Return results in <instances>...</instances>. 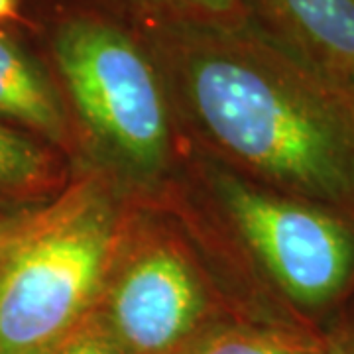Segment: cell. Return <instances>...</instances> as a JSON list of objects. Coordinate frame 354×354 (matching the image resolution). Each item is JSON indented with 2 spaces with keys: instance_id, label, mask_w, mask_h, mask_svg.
I'll return each instance as SVG.
<instances>
[{
  "instance_id": "obj_11",
  "label": "cell",
  "mask_w": 354,
  "mask_h": 354,
  "mask_svg": "<svg viewBox=\"0 0 354 354\" xmlns=\"http://www.w3.org/2000/svg\"><path fill=\"white\" fill-rule=\"evenodd\" d=\"M53 354H130L104 327L99 317H88L87 321L67 339Z\"/></svg>"
},
{
  "instance_id": "obj_4",
  "label": "cell",
  "mask_w": 354,
  "mask_h": 354,
  "mask_svg": "<svg viewBox=\"0 0 354 354\" xmlns=\"http://www.w3.org/2000/svg\"><path fill=\"white\" fill-rule=\"evenodd\" d=\"M95 315L130 354H191L216 333L270 315L167 185L128 197Z\"/></svg>"
},
{
  "instance_id": "obj_6",
  "label": "cell",
  "mask_w": 354,
  "mask_h": 354,
  "mask_svg": "<svg viewBox=\"0 0 354 354\" xmlns=\"http://www.w3.org/2000/svg\"><path fill=\"white\" fill-rule=\"evenodd\" d=\"M242 6L246 20L270 38L353 85L354 0H242Z\"/></svg>"
},
{
  "instance_id": "obj_12",
  "label": "cell",
  "mask_w": 354,
  "mask_h": 354,
  "mask_svg": "<svg viewBox=\"0 0 354 354\" xmlns=\"http://www.w3.org/2000/svg\"><path fill=\"white\" fill-rule=\"evenodd\" d=\"M323 354H354V301L323 327Z\"/></svg>"
},
{
  "instance_id": "obj_10",
  "label": "cell",
  "mask_w": 354,
  "mask_h": 354,
  "mask_svg": "<svg viewBox=\"0 0 354 354\" xmlns=\"http://www.w3.org/2000/svg\"><path fill=\"white\" fill-rule=\"evenodd\" d=\"M140 32L165 26H239L242 0H93Z\"/></svg>"
},
{
  "instance_id": "obj_2",
  "label": "cell",
  "mask_w": 354,
  "mask_h": 354,
  "mask_svg": "<svg viewBox=\"0 0 354 354\" xmlns=\"http://www.w3.org/2000/svg\"><path fill=\"white\" fill-rule=\"evenodd\" d=\"M38 30L79 169L128 197L162 193L176 179L185 142L148 38L93 0H50Z\"/></svg>"
},
{
  "instance_id": "obj_5",
  "label": "cell",
  "mask_w": 354,
  "mask_h": 354,
  "mask_svg": "<svg viewBox=\"0 0 354 354\" xmlns=\"http://www.w3.org/2000/svg\"><path fill=\"white\" fill-rule=\"evenodd\" d=\"M128 195L81 169L0 260V354H53L95 313Z\"/></svg>"
},
{
  "instance_id": "obj_3",
  "label": "cell",
  "mask_w": 354,
  "mask_h": 354,
  "mask_svg": "<svg viewBox=\"0 0 354 354\" xmlns=\"http://www.w3.org/2000/svg\"><path fill=\"white\" fill-rule=\"evenodd\" d=\"M171 187L256 304L321 329L354 301V221L185 144Z\"/></svg>"
},
{
  "instance_id": "obj_13",
  "label": "cell",
  "mask_w": 354,
  "mask_h": 354,
  "mask_svg": "<svg viewBox=\"0 0 354 354\" xmlns=\"http://www.w3.org/2000/svg\"><path fill=\"white\" fill-rule=\"evenodd\" d=\"M34 211H36V209L24 211V213H18V215L0 216V260H2L4 252L8 250V246L12 244L14 239H16V234L20 232V228H22V225L26 223V218L32 215Z\"/></svg>"
},
{
  "instance_id": "obj_15",
  "label": "cell",
  "mask_w": 354,
  "mask_h": 354,
  "mask_svg": "<svg viewBox=\"0 0 354 354\" xmlns=\"http://www.w3.org/2000/svg\"><path fill=\"white\" fill-rule=\"evenodd\" d=\"M351 87H353V91H354V79H353V85H351Z\"/></svg>"
},
{
  "instance_id": "obj_8",
  "label": "cell",
  "mask_w": 354,
  "mask_h": 354,
  "mask_svg": "<svg viewBox=\"0 0 354 354\" xmlns=\"http://www.w3.org/2000/svg\"><path fill=\"white\" fill-rule=\"evenodd\" d=\"M79 171L50 144L0 122V216L48 205Z\"/></svg>"
},
{
  "instance_id": "obj_9",
  "label": "cell",
  "mask_w": 354,
  "mask_h": 354,
  "mask_svg": "<svg viewBox=\"0 0 354 354\" xmlns=\"http://www.w3.org/2000/svg\"><path fill=\"white\" fill-rule=\"evenodd\" d=\"M191 354H323V335L297 319H250L216 333Z\"/></svg>"
},
{
  "instance_id": "obj_1",
  "label": "cell",
  "mask_w": 354,
  "mask_h": 354,
  "mask_svg": "<svg viewBox=\"0 0 354 354\" xmlns=\"http://www.w3.org/2000/svg\"><path fill=\"white\" fill-rule=\"evenodd\" d=\"M183 142L270 189L354 221V91L248 20L142 32Z\"/></svg>"
},
{
  "instance_id": "obj_7",
  "label": "cell",
  "mask_w": 354,
  "mask_h": 354,
  "mask_svg": "<svg viewBox=\"0 0 354 354\" xmlns=\"http://www.w3.org/2000/svg\"><path fill=\"white\" fill-rule=\"evenodd\" d=\"M0 118L24 128L77 165L71 120L50 67L8 26H0Z\"/></svg>"
},
{
  "instance_id": "obj_14",
  "label": "cell",
  "mask_w": 354,
  "mask_h": 354,
  "mask_svg": "<svg viewBox=\"0 0 354 354\" xmlns=\"http://www.w3.org/2000/svg\"><path fill=\"white\" fill-rule=\"evenodd\" d=\"M26 24L22 0H0V26Z\"/></svg>"
}]
</instances>
